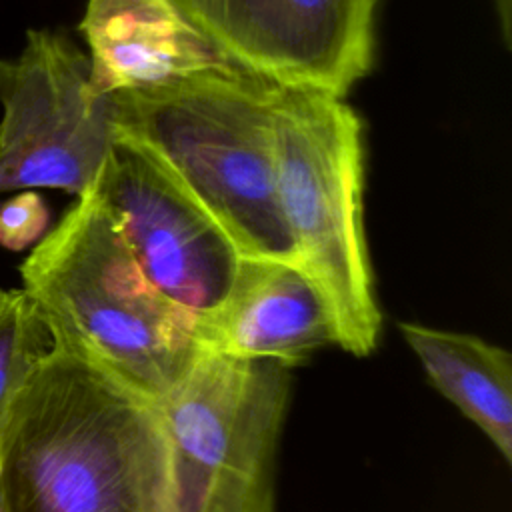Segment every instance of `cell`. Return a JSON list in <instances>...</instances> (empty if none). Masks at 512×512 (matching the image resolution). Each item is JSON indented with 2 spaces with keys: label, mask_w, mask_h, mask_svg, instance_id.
<instances>
[{
  "label": "cell",
  "mask_w": 512,
  "mask_h": 512,
  "mask_svg": "<svg viewBox=\"0 0 512 512\" xmlns=\"http://www.w3.org/2000/svg\"><path fill=\"white\" fill-rule=\"evenodd\" d=\"M4 512H170L156 402L54 346L0 416Z\"/></svg>",
  "instance_id": "1"
},
{
  "label": "cell",
  "mask_w": 512,
  "mask_h": 512,
  "mask_svg": "<svg viewBox=\"0 0 512 512\" xmlns=\"http://www.w3.org/2000/svg\"><path fill=\"white\" fill-rule=\"evenodd\" d=\"M110 96L116 138L162 166L242 256L302 264L276 190L272 82L224 66Z\"/></svg>",
  "instance_id": "2"
},
{
  "label": "cell",
  "mask_w": 512,
  "mask_h": 512,
  "mask_svg": "<svg viewBox=\"0 0 512 512\" xmlns=\"http://www.w3.org/2000/svg\"><path fill=\"white\" fill-rule=\"evenodd\" d=\"M20 276L56 340L150 402L204 352L198 320L146 280L92 188L30 248Z\"/></svg>",
  "instance_id": "3"
},
{
  "label": "cell",
  "mask_w": 512,
  "mask_h": 512,
  "mask_svg": "<svg viewBox=\"0 0 512 512\" xmlns=\"http://www.w3.org/2000/svg\"><path fill=\"white\" fill-rule=\"evenodd\" d=\"M362 120L332 92L272 82L276 190L302 266L324 292L338 346L376 350L382 312L364 232Z\"/></svg>",
  "instance_id": "4"
},
{
  "label": "cell",
  "mask_w": 512,
  "mask_h": 512,
  "mask_svg": "<svg viewBox=\"0 0 512 512\" xmlns=\"http://www.w3.org/2000/svg\"><path fill=\"white\" fill-rule=\"evenodd\" d=\"M290 366L204 350L156 402L170 452V512H274Z\"/></svg>",
  "instance_id": "5"
},
{
  "label": "cell",
  "mask_w": 512,
  "mask_h": 512,
  "mask_svg": "<svg viewBox=\"0 0 512 512\" xmlns=\"http://www.w3.org/2000/svg\"><path fill=\"white\" fill-rule=\"evenodd\" d=\"M0 194L56 188L84 194L114 142L112 96L90 58L66 36L30 30L22 52L0 60Z\"/></svg>",
  "instance_id": "6"
},
{
  "label": "cell",
  "mask_w": 512,
  "mask_h": 512,
  "mask_svg": "<svg viewBox=\"0 0 512 512\" xmlns=\"http://www.w3.org/2000/svg\"><path fill=\"white\" fill-rule=\"evenodd\" d=\"M146 280L204 322L226 302L242 254L226 230L148 154L116 138L90 186Z\"/></svg>",
  "instance_id": "7"
},
{
  "label": "cell",
  "mask_w": 512,
  "mask_h": 512,
  "mask_svg": "<svg viewBox=\"0 0 512 512\" xmlns=\"http://www.w3.org/2000/svg\"><path fill=\"white\" fill-rule=\"evenodd\" d=\"M234 66L344 96L372 64L376 0H176Z\"/></svg>",
  "instance_id": "8"
},
{
  "label": "cell",
  "mask_w": 512,
  "mask_h": 512,
  "mask_svg": "<svg viewBox=\"0 0 512 512\" xmlns=\"http://www.w3.org/2000/svg\"><path fill=\"white\" fill-rule=\"evenodd\" d=\"M204 350L294 366L338 346L330 304L302 264L242 256L226 302L200 322Z\"/></svg>",
  "instance_id": "9"
},
{
  "label": "cell",
  "mask_w": 512,
  "mask_h": 512,
  "mask_svg": "<svg viewBox=\"0 0 512 512\" xmlns=\"http://www.w3.org/2000/svg\"><path fill=\"white\" fill-rule=\"evenodd\" d=\"M80 30L92 80L106 94L234 66L176 0H88Z\"/></svg>",
  "instance_id": "10"
},
{
  "label": "cell",
  "mask_w": 512,
  "mask_h": 512,
  "mask_svg": "<svg viewBox=\"0 0 512 512\" xmlns=\"http://www.w3.org/2000/svg\"><path fill=\"white\" fill-rule=\"evenodd\" d=\"M430 382L512 462V356L480 336L398 324Z\"/></svg>",
  "instance_id": "11"
},
{
  "label": "cell",
  "mask_w": 512,
  "mask_h": 512,
  "mask_svg": "<svg viewBox=\"0 0 512 512\" xmlns=\"http://www.w3.org/2000/svg\"><path fill=\"white\" fill-rule=\"evenodd\" d=\"M54 346L52 330L34 298L0 288V416Z\"/></svg>",
  "instance_id": "12"
},
{
  "label": "cell",
  "mask_w": 512,
  "mask_h": 512,
  "mask_svg": "<svg viewBox=\"0 0 512 512\" xmlns=\"http://www.w3.org/2000/svg\"><path fill=\"white\" fill-rule=\"evenodd\" d=\"M48 220L44 198L34 190H18L0 202V248L14 252L32 248L46 234Z\"/></svg>",
  "instance_id": "13"
},
{
  "label": "cell",
  "mask_w": 512,
  "mask_h": 512,
  "mask_svg": "<svg viewBox=\"0 0 512 512\" xmlns=\"http://www.w3.org/2000/svg\"><path fill=\"white\" fill-rule=\"evenodd\" d=\"M498 18H500V28L506 44H510V0H494Z\"/></svg>",
  "instance_id": "14"
},
{
  "label": "cell",
  "mask_w": 512,
  "mask_h": 512,
  "mask_svg": "<svg viewBox=\"0 0 512 512\" xmlns=\"http://www.w3.org/2000/svg\"><path fill=\"white\" fill-rule=\"evenodd\" d=\"M0 512H4V510H2V502H0Z\"/></svg>",
  "instance_id": "15"
}]
</instances>
